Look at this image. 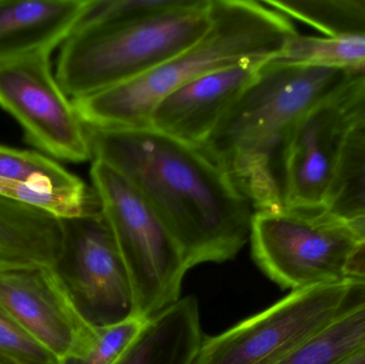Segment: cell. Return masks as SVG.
<instances>
[{
	"label": "cell",
	"mask_w": 365,
	"mask_h": 364,
	"mask_svg": "<svg viewBox=\"0 0 365 364\" xmlns=\"http://www.w3.org/2000/svg\"><path fill=\"white\" fill-rule=\"evenodd\" d=\"M92 156L121 171L156 212L189 269L233 260L250 239V200L203 150L150 128H87Z\"/></svg>",
	"instance_id": "obj_1"
},
{
	"label": "cell",
	"mask_w": 365,
	"mask_h": 364,
	"mask_svg": "<svg viewBox=\"0 0 365 364\" xmlns=\"http://www.w3.org/2000/svg\"><path fill=\"white\" fill-rule=\"evenodd\" d=\"M355 76L334 68L269 60L201 147L250 200L255 212L283 209V143L309 113L334 102Z\"/></svg>",
	"instance_id": "obj_2"
},
{
	"label": "cell",
	"mask_w": 365,
	"mask_h": 364,
	"mask_svg": "<svg viewBox=\"0 0 365 364\" xmlns=\"http://www.w3.org/2000/svg\"><path fill=\"white\" fill-rule=\"evenodd\" d=\"M210 26L195 44L143 76L72 100L86 128H148L154 107L206 73L248 60H272L298 34L293 21L265 1L212 0Z\"/></svg>",
	"instance_id": "obj_3"
},
{
	"label": "cell",
	"mask_w": 365,
	"mask_h": 364,
	"mask_svg": "<svg viewBox=\"0 0 365 364\" xmlns=\"http://www.w3.org/2000/svg\"><path fill=\"white\" fill-rule=\"evenodd\" d=\"M212 0L123 25L77 26L64 41L55 76L71 100L135 80L195 44L210 26Z\"/></svg>",
	"instance_id": "obj_4"
},
{
	"label": "cell",
	"mask_w": 365,
	"mask_h": 364,
	"mask_svg": "<svg viewBox=\"0 0 365 364\" xmlns=\"http://www.w3.org/2000/svg\"><path fill=\"white\" fill-rule=\"evenodd\" d=\"M90 175L130 275L134 316L149 321L181 299L188 265L170 231L126 175L96 158Z\"/></svg>",
	"instance_id": "obj_5"
},
{
	"label": "cell",
	"mask_w": 365,
	"mask_h": 364,
	"mask_svg": "<svg viewBox=\"0 0 365 364\" xmlns=\"http://www.w3.org/2000/svg\"><path fill=\"white\" fill-rule=\"evenodd\" d=\"M252 258L274 284L292 291L346 281L347 262L360 239L329 211L255 212Z\"/></svg>",
	"instance_id": "obj_6"
},
{
	"label": "cell",
	"mask_w": 365,
	"mask_h": 364,
	"mask_svg": "<svg viewBox=\"0 0 365 364\" xmlns=\"http://www.w3.org/2000/svg\"><path fill=\"white\" fill-rule=\"evenodd\" d=\"M365 295V281L292 291L268 309L205 338L193 364H276Z\"/></svg>",
	"instance_id": "obj_7"
},
{
	"label": "cell",
	"mask_w": 365,
	"mask_h": 364,
	"mask_svg": "<svg viewBox=\"0 0 365 364\" xmlns=\"http://www.w3.org/2000/svg\"><path fill=\"white\" fill-rule=\"evenodd\" d=\"M63 241L53 269L81 316L93 327L134 316L125 263L102 209L62 219Z\"/></svg>",
	"instance_id": "obj_8"
},
{
	"label": "cell",
	"mask_w": 365,
	"mask_h": 364,
	"mask_svg": "<svg viewBox=\"0 0 365 364\" xmlns=\"http://www.w3.org/2000/svg\"><path fill=\"white\" fill-rule=\"evenodd\" d=\"M0 107L23 128L28 143L56 160H92L87 128L51 70V55L0 68Z\"/></svg>",
	"instance_id": "obj_9"
},
{
	"label": "cell",
	"mask_w": 365,
	"mask_h": 364,
	"mask_svg": "<svg viewBox=\"0 0 365 364\" xmlns=\"http://www.w3.org/2000/svg\"><path fill=\"white\" fill-rule=\"evenodd\" d=\"M0 306L58 361L83 354L98 333L81 316L53 266L0 271Z\"/></svg>",
	"instance_id": "obj_10"
},
{
	"label": "cell",
	"mask_w": 365,
	"mask_h": 364,
	"mask_svg": "<svg viewBox=\"0 0 365 364\" xmlns=\"http://www.w3.org/2000/svg\"><path fill=\"white\" fill-rule=\"evenodd\" d=\"M344 130L334 102L315 109L292 130L279 160L283 209L300 212L328 209Z\"/></svg>",
	"instance_id": "obj_11"
},
{
	"label": "cell",
	"mask_w": 365,
	"mask_h": 364,
	"mask_svg": "<svg viewBox=\"0 0 365 364\" xmlns=\"http://www.w3.org/2000/svg\"><path fill=\"white\" fill-rule=\"evenodd\" d=\"M269 60H248L187 81L158 102L148 128L202 147L223 115Z\"/></svg>",
	"instance_id": "obj_12"
},
{
	"label": "cell",
	"mask_w": 365,
	"mask_h": 364,
	"mask_svg": "<svg viewBox=\"0 0 365 364\" xmlns=\"http://www.w3.org/2000/svg\"><path fill=\"white\" fill-rule=\"evenodd\" d=\"M0 197L38 207L61 219L101 209L93 188L53 158L2 145Z\"/></svg>",
	"instance_id": "obj_13"
},
{
	"label": "cell",
	"mask_w": 365,
	"mask_h": 364,
	"mask_svg": "<svg viewBox=\"0 0 365 364\" xmlns=\"http://www.w3.org/2000/svg\"><path fill=\"white\" fill-rule=\"evenodd\" d=\"M91 0H0V68L51 55L71 36Z\"/></svg>",
	"instance_id": "obj_14"
},
{
	"label": "cell",
	"mask_w": 365,
	"mask_h": 364,
	"mask_svg": "<svg viewBox=\"0 0 365 364\" xmlns=\"http://www.w3.org/2000/svg\"><path fill=\"white\" fill-rule=\"evenodd\" d=\"M61 218L0 197V271L53 266L61 254Z\"/></svg>",
	"instance_id": "obj_15"
},
{
	"label": "cell",
	"mask_w": 365,
	"mask_h": 364,
	"mask_svg": "<svg viewBox=\"0 0 365 364\" xmlns=\"http://www.w3.org/2000/svg\"><path fill=\"white\" fill-rule=\"evenodd\" d=\"M204 339L197 298L184 297L150 318L117 364H193Z\"/></svg>",
	"instance_id": "obj_16"
},
{
	"label": "cell",
	"mask_w": 365,
	"mask_h": 364,
	"mask_svg": "<svg viewBox=\"0 0 365 364\" xmlns=\"http://www.w3.org/2000/svg\"><path fill=\"white\" fill-rule=\"evenodd\" d=\"M327 209L346 222L365 217V123L345 126Z\"/></svg>",
	"instance_id": "obj_17"
},
{
	"label": "cell",
	"mask_w": 365,
	"mask_h": 364,
	"mask_svg": "<svg viewBox=\"0 0 365 364\" xmlns=\"http://www.w3.org/2000/svg\"><path fill=\"white\" fill-rule=\"evenodd\" d=\"M272 61L294 66H319L365 76V38L309 36L296 34Z\"/></svg>",
	"instance_id": "obj_18"
},
{
	"label": "cell",
	"mask_w": 365,
	"mask_h": 364,
	"mask_svg": "<svg viewBox=\"0 0 365 364\" xmlns=\"http://www.w3.org/2000/svg\"><path fill=\"white\" fill-rule=\"evenodd\" d=\"M268 6L325 36L365 38V0H265Z\"/></svg>",
	"instance_id": "obj_19"
},
{
	"label": "cell",
	"mask_w": 365,
	"mask_h": 364,
	"mask_svg": "<svg viewBox=\"0 0 365 364\" xmlns=\"http://www.w3.org/2000/svg\"><path fill=\"white\" fill-rule=\"evenodd\" d=\"M190 0H91L78 26L106 27L145 21L187 6Z\"/></svg>",
	"instance_id": "obj_20"
},
{
	"label": "cell",
	"mask_w": 365,
	"mask_h": 364,
	"mask_svg": "<svg viewBox=\"0 0 365 364\" xmlns=\"http://www.w3.org/2000/svg\"><path fill=\"white\" fill-rule=\"evenodd\" d=\"M147 322L140 316H132L117 324L96 327V339L86 352L62 359L58 364H117Z\"/></svg>",
	"instance_id": "obj_21"
},
{
	"label": "cell",
	"mask_w": 365,
	"mask_h": 364,
	"mask_svg": "<svg viewBox=\"0 0 365 364\" xmlns=\"http://www.w3.org/2000/svg\"><path fill=\"white\" fill-rule=\"evenodd\" d=\"M0 364H58L0 306Z\"/></svg>",
	"instance_id": "obj_22"
},
{
	"label": "cell",
	"mask_w": 365,
	"mask_h": 364,
	"mask_svg": "<svg viewBox=\"0 0 365 364\" xmlns=\"http://www.w3.org/2000/svg\"><path fill=\"white\" fill-rule=\"evenodd\" d=\"M365 102V76L353 77L334 100L336 108L346 109Z\"/></svg>",
	"instance_id": "obj_23"
},
{
	"label": "cell",
	"mask_w": 365,
	"mask_h": 364,
	"mask_svg": "<svg viewBox=\"0 0 365 364\" xmlns=\"http://www.w3.org/2000/svg\"><path fill=\"white\" fill-rule=\"evenodd\" d=\"M347 279L365 281V241H360L345 269Z\"/></svg>",
	"instance_id": "obj_24"
},
{
	"label": "cell",
	"mask_w": 365,
	"mask_h": 364,
	"mask_svg": "<svg viewBox=\"0 0 365 364\" xmlns=\"http://www.w3.org/2000/svg\"><path fill=\"white\" fill-rule=\"evenodd\" d=\"M339 364H365V346Z\"/></svg>",
	"instance_id": "obj_25"
}]
</instances>
